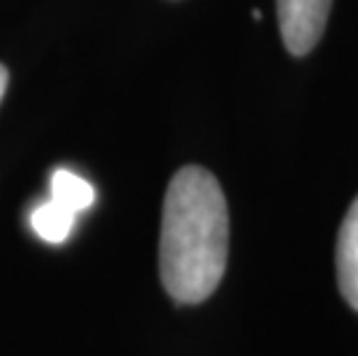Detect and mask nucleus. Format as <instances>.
Listing matches in <instances>:
<instances>
[{
  "mask_svg": "<svg viewBox=\"0 0 358 356\" xmlns=\"http://www.w3.org/2000/svg\"><path fill=\"white\" fill-rule=\"evenodd\" d=\"M229 255V211L217 178L182 166L166 187L159 278L176 303H201L217 290Z\"/></svg>",
  "mask_w": 358,
  "mask_h": 356,
  "instance_id": "nucleus-1",
  "label": "nucleus"
},
{
  "mask_svg": "<svg viewBox=\"0 0 358 356\" xmlns=\"http://www.w3.org/2000/svg\"><path fill=\"white\" fill-rule=\"evenodd\" d=\"M333 0H278V24L289 54L306 56L322 40Z\"/></svg>",
  "mask_w": 358,
  "mask_h": 356,
  "instance_id": "nucleus-2",
  "label": "nucleus"
},
{
  "mask_svg": "<svg viewBox=\"0 0 358 356\" xmlns=\"http://www.w3.org/2000/svg\"><path fill=\"white\" fill-rule=\"evenodd\" d=\"M338 283L345 301L358 313V197L352 201L338 234Z\"/></svg>",
  "mask_w": 358,
  "mask_h": 356,
  "instance_id": "nucleus-3",
  "label": "nucleus"
},
{
  "mask_svg": "<svg viewBox=\"0 0 358 356\" xmlns=\"http://www.w3.org/2000/svg\"><path fill=\"white\" fill-rule=\"evenodd\" d=\"M74 222H77V213H72L70 208L60 206V204L53 199L40 204V206L33 211V215H30L33 232L42 241H47V243H63L72 234Z\"/></svg>",
  "mask_w": 358,
  "mask_h": 356,
  "instance_id": "nucleus-4",
  "label": "nucleus"
},
{
  "mask_svg": "<svg viewBox=\"0 0 358 356\" xmlns=\"http://www.w3.org/2000/svg\"><path fill=\"white\" fill-rule=\"evenodd\" d=\"M51 199L60 206L70 208L72 213H81L93 206L95 187L70 169H58L51 176Z\"/></svg>",
  "mask_w": 358,
  "mask_h": 356,
  "instance_id": "nucleus-5",
  "label": "nucleus"
},
{
  "mask_svg": "<svg viewBox=\"0 0 358 356\" xmlns=\"http://www.w3.org/2000/svg\"><path fill=\"white\" fill-rule=\"evenodd\" d=\"M7 81H10V74H7V67L0 63V100H3V95H5Z\"/></svg>",
  "mask_w": 358,
  "mask_h": 356,
  "instance_id": "nucleus-6",
  "label": "nucleus"
},
{
  "mask_svg": "<svg viewBox=\"0 0 358 356\" xmlns=\"http://www.w3.org/2000/svg\"><path fill=\"white\" fill-rule=\"evenodd\" d=\"M252 19H255V21H262V12H259V10H252Z\"/></svg>",
  "mask_w": 358,
  "mask_h": 356,
  "instance_id": "nucleus-7",
  "label": "nucleus"
}]
</instances>
